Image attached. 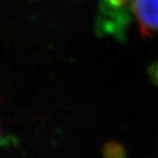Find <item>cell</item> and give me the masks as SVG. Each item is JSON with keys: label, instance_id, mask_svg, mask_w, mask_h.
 Here are the masks:
<instances>
[{"label": "cell", "instance_id": "2", "mask_svg": "<svg viewBox=\"0 0 158 158\" xmlns=\"http://www.w3.org/2000/svg\"><path fill=\"white\" fill-rule=\"evenodd\" d=\"M103 152L106 158H124L123 147L115 142H110L106 144Z\"/></svg>", "mask_w": 158, "mask_h": 158}, {"label": "cell", "instance_id": "1", "mask_svg": "<svg viewBox=\"0 0 158 158\" xmlns=\"http://www.w3.org/2000/svg\"><path fill=\"white\" fill-rule=\"evenodd\" d=\"M132 11L142 35L158 33V0H132Z\"/></svg>", "mask_w": 158, "mask_h": 158}]
</instances>
